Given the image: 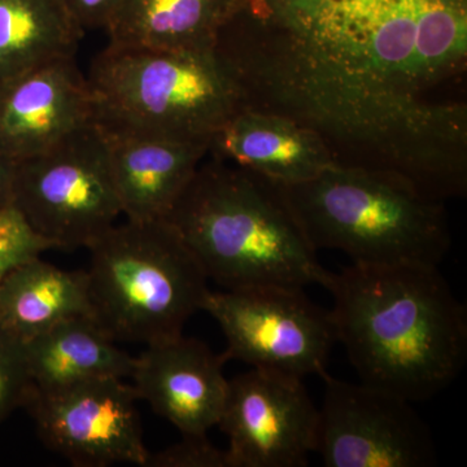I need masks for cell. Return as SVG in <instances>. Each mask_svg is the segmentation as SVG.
Returning <instances> with one entry per match:
<instances>
[{
  "instance_id": "1",
  "label": "cell",
  "mask_w": 467,
  "mask_h": 467,
  "mask_svg": "<svg viewBox=\"0 0 467 467\" xmlns=\"http://www.w3.org/2000/svg\"><path fill=\"white\" fill-rule=\"evenodd\" d=\"M214 48L245 109L312 129L337 164L465 193L467 106L441 92L466 70L467 0H242Z\"/></svg>"
},
{
  "instance_id": "2",
  "label": "cell",
  "mask_w": 467,
  "mask_h": 467,
  "mask_svg": "<svg viewBox=\"0 0 467 467\" xmlns=\"http://www.w3.org/2000/svg\"><path fill=\"white\" fill-rule=\"evenodd\" d=\"M337 342L361 382L431 400L467 359V310L439 266L352 264L331 275Z\"/></svg>"
},
{
  "instance_id": "3",
  "label": "cell",
  "mask_w": 467,
  "mask_h": 467,
  "mask_svg": "<svg viewBox=\"0 0 467 467\" xmlns=\"http://www.w3.org/2000/svg\"><path fill=\"white\" fill-rule=\"evenodd\" d=\"M164 220L223 290L330 284L281 184L244 169L202 161Z\"/></svg>"
},
{
  "instance_id": "4",
  "label": "cell",
  "mask_w": 467,
  "mask_h": 467,
  "mask_svg": "<svg viewBox=\"0 0 467 467\" xmlns=\"http://www.w3.org/2000/svg\"><path fill=\"white\" fill-rule=\"evenodd\" d=\"M316 251H342L352 264L439 266L451 244L444 202L387 171L335 164L282 186Z\"/></svg>"
},
{
  "instance_id": "5",
  "label": "cell",
  "mask_w": 467,
  "mask_h": 467,
  "mask_svg": "<svg viewBox=\"0 0 467 467\" xmlns=\"http://www.w3.org/2000/svg\"><path fill=\"white\" fill-rule=\"evenodd\" d=\"M95 124L109 135L211 142L244 95L232 70L209 50L109 45L88 76Z\"/></svg>"
},
{
  "instance_id": "6",
  "label": "cell",
  "mask_w": 467,
  "mask_h": 467,
  "mask_svg": "<svg viewBox=\"0 0 467 467\" xmlns=\"http://www.w3.org/2000/svg\"><path fill=\"white\" fill-rule=\"evenodd\" d=\"M92 318L115 342H162L204 309L208 276L167 220L110 227L90 247Z\"/></svg>"
},
{
  "instance_id": "7",
  "label": "cell",
  "mask_w": 467,
  "mask_h": 467,
  "mask_svg": "<svg viewBox=\"0 0 467 467\" xmlns=\"http://www.w3.org/2000/svg\"><path fill=\"white\" fill-rule=\"evenodd\" d=\"M14 205L52 248L90 247L122 214L106 133L91 125L17 161Z\"/></svg>"
},
{
  "instance_id": "8",
  "label": "cell",
  "mask_w": 467,
  "mask_h": 467,
  "mask_svg": "<svg viewBox=\"0 0 467 467\" xmlns=\"http://www.w3.org/2000/svg\"><path fill=\"white\" fill-rule=\"evenodd\" d=\"M202 310L225 335L226 361L238 359L300 379L327 373L337 342L333 317L304 288L209 291Z\"/></svg>"
},
{
  "instance_id": "9",
  "label": "cell",
  "mask_w": 467,
  "mask_h": 467,
  "mask_svg": "<svg viewBox=\"0 0 467 467\" xmlns=\"http://www.w3.org/2000/svg\"><path fill=\"white\" fill-rule=\"evenodd\" d=\"M321 378L315 453L326 467L436 465L434 438L410 401L364 382Z\"/></svg>"
},
{
  "instance_id": "10",
  "label": "cell",
  "mask_w": 467,
  "mask_h": 467,
  "mask_svg": "<svg viewBox=\"0 0 467 467\" xmlns=\"http://www.w3.org/2000/svg\"><path fill=\"white\" fill-rule=\"evenodd\" d=\"M140 400L119 378L88 380L55 391L32 389L26 407L43 444L77 467L133 463L147 467Z\"/></svg>"
},
{
  "instance_id": "11",
  "label": "cell",
  "mask_w": 467,
  "mask_h": 467,
  "mask_svg": "<svg viewBox=\"0 0 467 467\" xmlns=\"http://www.w3.org/2000/svg\"><path fill=\"white\" fill-rule=\"evenodd\" d=\"M317 420L303 379L254 368L229 379L217 426L229 439L230 467H304Z\"/></svg>"
},
{
  "instance_id": "12",
  "label": "cell",
  "mask_w": 467,
  "mask_h": 467,
  "mask_svg": "<svg viewBox=\"0 0 467 467\" xmlns=\"http://www.w3.org/2000/svg\"><path fill=\"white\" fill-rule=\"evenodd\" d=\"M91 125V91L75 57L54 58L0 86V153L15 161Z\"/></svg>"
},
{
  "instance_id": "13",
  "label": "cell",
  "mask_w": 467,
  "mask_h": 467,
  "mask_svg": "<svg viewBox=\"0 0 467 467\" xmlns=\"http://www.w3.org/2000/svg\"><path fill=\"white\" fill-rule=\"evenodd\" d=\"M225 356L182 335L152 343L135 358L130 378L140 400L182 435H207L225 407Z\"/></svg>"
},
{
  "instance_id": "14",
  "label": "cell",
  "mask_w": 467,
  "mask_h": 467,
  "mask_svg": "<svg viewBox=\"0 0 467 467\" xmlns=\"http://www.w3.org/2000/svg\"><path fill=\"white\" fill-rule=\"evenodd\" d=\"M208 156L288 186L337 164L316 131L290 117L243 109L209 142Z\"/></svg>"
},
{
  "instance_id": "15",
  "label": "cell",
  "mask_w": 467,
  "mask_h": 467,
  "mask_svg": "<svg viewBox=\"0 0 467 467\" xmlns=\"http://www.w3.org/2000/svg\"><path fill=\"white\" fill-rule=\"evenodd\" d=\"M106 135L126 220H164L208 156L207 143Z\"/></svg>"
},
{
  "instance_id": "16",
  "label": "cell",
  "mask_w": 467,
  "mask_h": 467,
  "mask_svg": "<svg viewBox=\"0 0 467 467\" xmlns=\"http://www.w3.org/2000/svg\"><path fill=\"white\" fill-rule=\"evenodd\" d=\"M91 317L88 273L63 270L41 256L0 278V331L26 343L67 319Z\"/></svg>"
},
{
  "instance_id": "17",
  "label": "cell",
  "mask_w": 467,
  "mask_h": 467,
  "mask_svg": "<svg viewBox=\"0 0 467 467\" xmlns=\"http://www.w3.org/2000/svg\"><path fill=\"white\" fill-rule=\"evenodd\" d=\"M242 0H119L106 32L110 45L209 50Z\"/></svg>"
},
{
  "instance_id": "18",
  "label": "cell",
  "mask_w": 467,
  "mask_h": 467,
  "mask_svg": "<svg viewBox=\"0 0 467 467\" xmlns=\"http://www.w3.org/2000/svg\"><path fill=\"white\" fill-rule=\"evenodd\" d=\"M27 370L38 391H55L104 378L131 377L134 356L117 348L94 318L67 319L24 343Z\"/></svg>"
},
{
  "instance_id": "19",
  "label": "cell",
  "mask_w": 467,
  "mask_h": 467,
  "mask_svg": "<svg viewBox=\"0 0 467 467\" xmlns=\"http://www.w3.org/2000/svg\"><path fill=\"white\" fill-rule=\"evenodd\" d=\"M82 36L57 0H0V86L54 58L75 57Z\"/></svg>"
},
{
  "instance_id": "20",
  "label": "cell",
  "mask_w": 467,
  "mask_h": 467,
  "mask_svg": "<svg viewBox=\"0 0 467 467\" xmlns=\"http://www.w3.org/2000/svg\"><path fill=\"white\" fill-rule=\"evenodd\" d=\"M48 250L50 243L34 232L14 204L0 208V276Z\"/></svg>"
},
{
  "instance_id": "21",
  "label": "cell",
  "mask_w": 467,
  "mask_h": 467,
  "mask_svg": "<svg viewBox=\"0 0 467 467\" xmlns=\"http://www.w3.org/2000/svg\"><path fill=\"white\" fill-rule=\"evenodd\" d=\"M32 389L24 344L0 331V423L26 407Z\"/></svg>"
},
{
  "instance_id": "22",
  "label": "cell",
  "mask_w": 467,
  "mask_h": 467,
  "mask_svg": "<svg viewBox=\"0 0 467 467\" xmlns=\"http://www.w3.org/2000/svg\"><path fill=\"white\" fill-rule=\"evenodd\" d=\"M165 450L150 453L147 467H230L226 450H220L207 435H182Z\"/></svg>"
},
{
  "instance_id": "23",
  "label": "cell",
  "mask_w": 467,
  "mask_h": 467,
  "mask_svg": "<svg viewBox=\"0 0 467 467\" xmlns=\"http://www.w3.org/2000/svg\"><path fill=\"white\" fill-rule=\"evenodd\" d=\"M77 26L86 30L109 26L119 0H57Z\"/></svg>"
},
{
  "instance_id": "24",
  "label": "cell",
  "mask_w": 467,
  "mask_h": 467,
  "mask_svg": "<svg viewBox=\"0 0 467 467\" xmlns=\"http://www.w3.org/2000/svg\"><path fill=\"white\" fill-rule=\"evenodd\" d=\"M17 161L0 153V208L14 204Z\"/></svg>"
},
{
  "instance_id": "25",
  "label": "cell",
  "mask_w": 467,
  "mask_h": 467,
  "mask_svg": "<svg viewBox=\"0 0 467 467\" xmlns=\"http://www.w3.org/2000/svg\"><path fill=\"white\" fill-rule=\"evenodd\" d=\"M0 278H2V276H0Z\"/></svg>"
}]
</instances>
